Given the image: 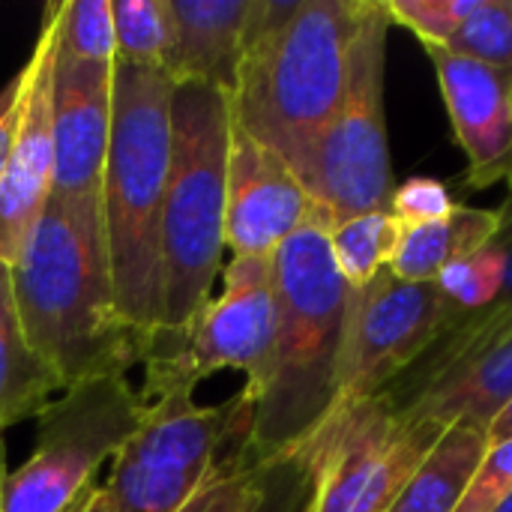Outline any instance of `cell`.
Masks as SVG:
<instances>
[{
	"label": "cell",
	"instance_id": "obj_25",
	"mask_svg": "<svg viewBox=\"0 0 512 512\" xmlns=\"http://www.w3.org/2000/svg\"><path fill=\"white\" fill-rule=\"evenodd\" d=\"M504 273H507L504 252L489 243L480 252L450 264L435 279V285L459 312H480L498 300L504 288Z\"/></svg>",
	"mask_w": 512,
	"mask_h": 512
},
{
	"label": "cell",
	"instance_id": "obj_8",
	"mask_svg": "<svg viewBox=\"0 0 512 512\" xmlns=\"http://www.w3.org/2000/svg\"><path fill=\"white\" fill-rule=\"evenodd\" d=\"M273 333V258H231L219 297H210L183 327L150 333L138 396L144 405L168 396H192L204 378L222 369L243 372L246 390H255L270 363Z\"/></svg>",
	"mask_w": 512,
	"mask_h": 512
},
{
	"label": "cell",
	"instance_id": "obj_23",
	"mask_svg": "<svg viewBox=\"0 0 512 512\" xmlns=\"http://www.w3.org/2000/svg\"><path fill=\"white\" fill-rule=\"evenodd\" d=\"M441 48L512 72V0H480L477 12Z\"/></svg>",
	"mask_w": 512,
	"mask_h": 512
},
{
	"label": "cell",
	"instance_id": "obj_26",
	"mask_svg": "<svg viewBox=\"0 0 512 512\" xmlns=\"http://www.w3.org/2000/svg\"><path fill=\"white\" fill-rule=\"evenodd\" d=\"M390 21L417 33L423 45H447V39L477 12L480 0H387Z\"/></svg>",
	"mask_w": 512,
	"mask_h": 512
},
{
	"label": "cell",
	"instance_id": "obj_2",
	"mask_svg": "<svg viewBox=\"0 0 512 512\" xmlns=\"http://www.w3.org/2000/svg\"><path fill=\"white\" fill-rule=\"evenodd\" d=\"M12 285L27 339L63 390L144 366L150 336L117 309L102 225L48 201L12 264Z\"/></svg>",
	"mask_w": 512,
	"mask_h": 512
},
{
	"label": "cell",
	"instance_id": "obj_15",
	"mask_svg": "<svg viewBox=\"0 0 512 512\" xmlns=\"http://www.w3.org/2000/svg\"><path fill=\"white\" fill-rule=\"evenodd\" d=\"M468 159L465 183L486 189L498 180L512 183V72L450 54L441 45H423Z\"/></svg>",
	"mask_w": 512,
	"mask_h": 512
},
{
	"label": "cell",
	"instance_id": "obj_18",
	"mask_svg": "<svg viewBox=\"0 0 512 512\" xmlns=\"http://www.w3.org/2000/svg\"><path fill=\"white\" fill-rule=\"evenodd\" d=\"M495 231H498L495 210L456 204V210L444 219L423 222V225H402L387 270L402 282H435L450 264L489 246Z\"/></svg>",
	"mask_w": 512,
	"mask_h": 512
},
{
	"label": "cell",
	"instance_id": "obj_20",
	"mask_svg": "<svg viewBox=\"0 0 512 512\" xmlns=\"http://www.w3.org/2000/svg\"><path fill=\"white\" fill-rule=\"evenodd\" d=\"M399 231L402 225L390 210L360 213L336 222L327 231L336 270L348 288H366L375 282L378 273L390 267V258L399 243Z\"/></svg>",
	"mask_w": 512,
	"mask_h": 512
},
{
	"label": "cell",
	"instance_id": "obj_14",
	"mask_svg": "<svg viewBox=\"0 0 512 512\" xmlns=\"http://www.w3.org/2000/svg\"><path fill=\"white\" fill-rule=\"evenodd\" d=\"M315 216L321 213L291 165L234 123L225 204V246L234 258H273Z\"/></svg>",
	"mask_w": 512,
	"mask_h": 512
},
{
	"label": "cell",
	"instance_id": "obj_28",
	"mask_svg": "<svg viewBox=\"0 0 512 512\" xmlns=\"http://www.w3.org/2000/svg\"><path fill=\"white\" fill-rule=\"evenodd\" d=\"M512 495V441L489 444L456 512H492Z\"/></svg>",
	"mask_w": 512,
	"mask_h": 512
},
{
	"label": "cell",
	"instance_id": "obj_22",
	"mask_svg": "<svg viewBox=\"0 0 512 512\" xmlns=\"http://www.w3.org/2000/svg\"><path fill=\"white\" fill-rule=\"evenodd\" d=\"M315 492V444L306 438L267 459L231 512H309Z\"/></svg>",
	"mask_w": 512,
	"mask_h": 512
},
{
	"label": "cell",
	"instance_id": "obj_17",
	"mask_svg": "<svg viewBox=\"0 0 512 512\" xmlns=\"http://www.w3.org/2000/svg\"><path fill=\"white\" fill-rule=\"evenodd\" d=\"M63 393L57 372L33 351L12 285V267L0 258V435L39 417Z\"/></svg>",
	"mask_w": 512,
	"mask_h": 512
},
{
	"label": "cell",
	"instance_id": "obj_19",
	"mask_svg": "<svg viewBox=\"0 0 512 512\" xmlns=\"http://www.w3.org/2000/svg\"><path fill=\"white\" fill-rule=\"evenodd\" d=\"M489 450L483 429L450 426L417 465L390 512H456Z\"/></svg>",
	"mask_w": 512,
	"mask_h": 512
},
{
	"label": "cell",
	"instance_id": "obj_5",
	"mask_svg": "<svg viewBox=\"0 0 512 512\" xmlns=\"http://www.w3.org/2000/svg\"><path fill=\"white\" fill-rule=\"evenodd\" d=\"M231 96L198 81L174 84L171 171L162 216V327H183L213 297L225 255Z\"/></svg>",
	"mask_w": 512,
	"mask_h": 512
},
{
	"label": "cell",
	"instance_id": "obj_7",
	"mask_svg": "<svg viewBox=\"0 0 512 512\" xmlns=\"http://www.w3.org/2000/svg\"><path fill=\"white\" fill-rule=\"evenodd\" d=\"M390 27L387 6L363 0L342 108L297 168L300 183L330 228L360 213L390 210L393 171L384 111Z\"/></svg>",
	"mask_w": 512,
	"mask_h": 512
},
{
	"label": "cell",
	"instance_id": "obj_24",
	"mask_svg": "<svg viewBox=\"0 0 512 512\" xmlns=\"http://www.w3.org/2000/svg\"><path fill=\"white\" fill-rule=\"evenodd\" d=\"M57 54L84 63H114V18L111 0H63Z\"/></svg>",
	"mask_w": 512,
	"mask_h": 512
},
{
	"label": "cell",
	"instance_id": "obj_29",
	"mask_svg": "<svg viewBox=\"0 0 512 512\" xmlns=\"http://www.w3.org/2000/svg\"><path fill=\"white\" fill-rule=\"evenodd\" d=\"M486 438H489V444H504V441H512V399L507 402V408H504V411L489 423Z\"/></svg>",
	"mask_w": 512,
	"mask_h": 512
},
{
	"label": "cell",
	"instance_id": "obj_1",
	"mask_svg": "<svg viewBox=\"0 0 512 512\" xmlns=\"http://www.w3.org/2000/svg\"><path fill=\"white\" fill-rule=\"evenodd\" d=\"M360 12L363 0H252L231 114L294 174L342 108Z\"/></svg>",
	"mask_w": 512,
	"mask_h": 512
},
{
	"label": "cell",
	"instance_id": "obj_32",
	"mask_svg": "<svg viewBox=\"0 0 512 512\" xmlns=\"http://www.w3.org/2000/svg\"><path fill=\"white\" fill-rule=\"evenodd\" d=\"M492 512H512V495L507 498V501H501V504H498Z\"/></svg>",
	"mask_w": 512,
	"mask_h": 512
},
{
	"label": "cell",
	"instance_id": "obj_12",
	"mask_svg": "<svg viewBox=\"0 0 512 512\" xmlns=\"http://www.w3.org/2000/svg\"><path fill=\"white\" fill-rule=\"evenodd\" d=\"M114 63H84L57 54L51 120H54V186L51 201L84 222L102 225V183L111 147ZM105 228V225H102Z\"/></svg>",
	"mask_w": 512,
	"mask_h": 512
},
{
	"label": "cell",
	"instance_id": "obj_27",
	"mask_svg": "<svg viewBox=\"0 0 512 512\" xmlns=\"http://www.w3.org/2000/svg\"><path fill=\"white\" fill-rule=\"evenodd\" d=\"M456 210V201L447 189V183L432 177H411L402 186H393L390 213L402 225H423L444 219Z\"/></svg>",
	"mask_w": 512,
	"mask_h": 512
},
{
	"label": "cell",
	"instance_id": "obj_11",
	"mask_svg": "<svg viewBox=\"0 0 512 512\" xmlns=\"http://www.w3.org/2000/svg\"><path fill=\"white\" fill-rule=\"evenodd\" d=\"M456 315L459 309L435 282H402L390 270L378 273L366 288H348L333 411L384 393L423 357Z\"/></svg>",
	"mask_w": 512,
	"mask_h": 512
},
{
	"label": "cell",
	"instance_id": "obj_4",
	"mask_svg": "<svg viewBox=\"0 0 512 512\" xmlns=\"http://www.w3.org/2000/svg\"><path fill=\"white\" fill-rule=\"evenodd\" d=\"M171 96V75L114 63L102 225L117 309L147 336L162 327V216L171 171Z\"/></svg>",
	"mask_w": 512,
	"mask_h": 512
},
{
	"label": "cell",
	"instance_id": "obj_30",
	"mask_svg": "<svg viewBox=\"0 0 512 512\" xmlns=\"http://www.w3.org/2000/svg\"><path fill=\"white\" fill-rule=\"evenodd\" d=\"M69 512H114V507H111V498H108L105 486H96L81 504H75Z\"/></svg>",
	"mask_w": 512,
	"mask_h": 512
},
{
	"label": "cell",
	"instance_id": "obj_6",
	"mask_svg": "<svg viewBox=\"0 0 512 512\" xmlns=\"http://www.w3.org/2000/svg\"><path fill=\"white\" fill-rule=\"evenodd\" d=\"M246 390L198 408L192 396L144 405L141 426L111 459L105 492L114 512H186L222 477L261 465L252 456Z\"/></svg>",
	"mask_w": 512,
	"mask_h": 512
},
{
	"label": "cell",
	"instance_id": "obj_31",
	"mask_svg": "<svg viewBox=\"0 0 512 512\" xmlns=\"http://www.w3.org/2000/svg\"><path fill=\"white\" fill-rule=\"evenodd\" d=\"M6 444H3V435H0V512H3V489H6Z\"/></svg>",
	"mask_w": 512,
	"mask_h": 512
},
{
	"label": "cell",
	"instance_id": "obj_21",
	"mask_svg": "<svg viewBox=\"0 0 512 512\" xmlns=\"http://www.w3.org/2000/svg\"><path fill=\"white\" fill-rule=\"evenodd\" d=\"M117 60L138 69L171 72L174 15L168 0H111Z\"/></svg>",
	"mask_w": 512,
	"mask_h": 512
},
{
	"label": "cell",
	"instance_id": "obj_16",
	"mask_svg": "<svg viewBox=\"0 0 512 512\" xmlns=\"http://www.w3.org/2000/svg\"><path fill=\"white\" fill-rule=\"evenodd\" d=\"M174 15L171 78L234 93L252 0H168Z\"/></svg>",
	"mask_w": 512,
	"mask_h": 512
},
{
	"label": "cell",
	"instance_id": "obj_3",
	"mask_svg": "<svg viewBox=\"0 0 512 512\" xmlns=\"http://www.w3.org/2000/svg\"><path fill=\"white\" fill-rule=\"evenodd\" d=\"M327 231V219L315 216L273 255V351L261 384L243 387L255 408L249 444L258 462L312 438L336 405L348 285Z\"/></svg>",
	"mask_w": 512,
	"mask_h": 512
},
{
	"label": "cell",
	"instance_id": "obj_10",
	"mask_svg": "<svg viewBox=\"0 0 512 512\" xmlns=\"http://www.w3.org/2000/svg\"><path fill=\"white\" fill-rule=\"evenodd\" d=\"M444 432L405 420L384 393L336 408L312 435L315 492L309 512H390Z\"/></svg>",
	"mask_w": 512,
	"mask_h": 512
},
{
	"label": "cell",
	"instance_id": "obj_13",
	"mask_svg": "<svg viewBox=\"0 0 512 512\" xmlns=\"http://www.w3.org/2000/svg\"><path fill=\"white\" fill-rule=\"evenodd\" d=\"M60 9L63 3H48L42 12V27L30 51L33 87L24 111V123L15 150L0 177V258L12 267L27 249L54 186V120H51V90H54V60L60 42Z\"/></svg>",
	"mask_w": 512,
	"mask_h": 512
},
{
	"label": "cell",
	"instance_id": "obj_9",
	"mask_svg": "<svg viewBox=\"0 0 512 512\" xmlns=\"http://www.w3.org/2000/svg\"><path fill=\"white\" fill-rule=\"evenodd\" d=\"M141 417L144 402L129 378H96L63 390L36 417L30 459L6 477L3 512H69L81 504Z\"/></svg>",
	"mask_w": 512,
	"mask_h": 512
}]
</instances>
